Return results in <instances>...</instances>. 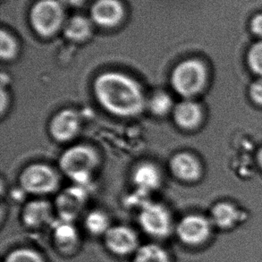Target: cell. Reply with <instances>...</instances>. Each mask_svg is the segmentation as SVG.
I'll use <instances>...</instances> for the list:
<instances>
[{
  "label": "cell",
  "instance_id": "obj_3",
  "mask_svg": "<svg viewBox=\"0 0 262 262\" xmlns=\"http://www.w3.org/2000/svg\"><path fill=\"white\" fill-rule=\"evenodd\" d=\"M207 78L206 68L196 59H188L177 64L171 75V84L184 98H190L202 91Z\"/></svg>",
  "mask_w": 262,
  "mask_h": 262
},
{
  "label": "cell",
  "instance_id": "obj_15",
  "mask_svg": "<svg viewBox=\"0 0 262 262\" xmlns=\"http://www.w3.org/2000/svg\"><path fill=\"white\" fill-rule=\"evenodd\" d=\"M51 207L45 201H32L25 206L23 220L30 227H39L50 220Z\"/></svg>",
  "mask_w": 262,
  "mask_h": 262
},
{
  "label": "cell",
  "instance_id": "obj_24",
  "mask_svg": "<svg viewBox=\"0 0 262 262\" xmlns=\"http://www.w3.org/2000/svg\"><path fill=\"white\" fill-rule=\"evenodd\" d=\"M249 64L252 71L262 75V42L257 43L250 50Z\"/></svg>",
  "mask_w": 262,
  "mask_h": 262
},
{
  "label": "cell",
  "instance_id": "obj_11",
  "mask_svg": "<svg viewBox=\"0 0 262 262\" xmlns=\"http://www.w3.org/2000/svg\"><path fill=\"white\" fill-rule=\"evenodd\" d=\"M87 197L85 189L81 185L68 188L57 198V209L64 220H70L81 210Z\"/></svg>",
  "mask_w": 262,
  "mask_h": 262
},
{
  "label": "cell",
  "instance_id": "obj_5",
  "mask_svg": "<svg viewBox=\"0 0 262 262\" xmlns=\"http://www.w3.org/2000/svg\"><path fill=\"white\" fill-rule=\"evenodd\" d=\"M20 184L27 192L33 194H46L57 190L59 177L53 168L34 164L26 167L20 176Z\"/></svg>",
  "mask_w": 262,
  "mask_h": 262
},
{
  "label": "cell",
  "instance_id": "obj_25",
  "mask_svg": "<svg viewBox=\"0 0 262 262\" xmlns=\"http://www.w3.org/2000/svg\"><path fill=\"white\" fill-rule=\"evenodd\" d=\"M251 96L255 102L262 105V79L254 82L251 87Z\"/></svg>",
  "mask_w": 262,
  "mask_h": 262
},
{
  "label": "cell",
  "instance_id": "obj_7",
  "mask_svg": "<svg viewBox=\"0 0 262 262\" xmlns=\"http://www.w3.org/2000/svg\"><path fill=\"white\" fill-rule=\"evenodd\" d=\"M210 234V223L203 216L191 215L181 220L177 234L181 241L189 245H198L205 242Z\"/></svg>",
  "mask_w": 262,
  "mask_h": 262
},
{
  "label": "cell",
  "instance_id": "obj_22",
  "mask_svg": "<svg viewBox=\"0 0 262 262\" xmlns=\"http://www.w3.org/2000/svg\"><path fill=\"white\" fill-rule=\"evenodd\" d=\"M17 44L14 38L2 30L0 33V57L2 60H10L16 55Z\"/></svg>",
  "mask_w": 262,
  "mask_h": 262
},
{
  "label": "cell",
  "instance_id": "obj_13",
  "mask_svg": "<svg viewBox=\"0 0 262 262\" xmlns=\"http://www.w3.org/2000/svg\"><path fill=\"white\" fill-rule=\"evenodd\" d=\"M174 119L178 126L190 130L200 124L202 110L197 103L191 100H184L174 106Z\"/></svg>",
  "mask_w": 262,
  "mask_h": 262
},
{
  "label": "cell",
  "instance_id": "obj_1",
  "mask_svg": "<svg viewBox=\"0 0 262 262\" xmlns=\"http://www.w3.org/2000/svg\"><path fill=\"white\" fill-rule=\"evenodd\" d=\"M93 90L99 104L117 117H135L144 110L145 99L141 86L124 74L107 72L99 75Z\"/></svg>",
  "mask_w": 262,
  "mask_h": 262
},
{
  "label": "cell",
  "instance_id": "obj_16",
  "mask_svg": "<svg viewBox=\"0 0 262 262\" xmlns=\"http://www.w3.org/2000/svg\"><path fill=\"white\" fill-rule=\"evenodd\" d=\"M64 35L73 41H82L91 35L92 24L82 15H75L64 25Z\"/></svg>",
  "mask_w": 262,
  "mask_h": 262
},
{
  "label": "cell",
  "instance_id": "obj_12",
  "mask_svg": "<svg viewBox=\"0 0 262 262\" xmlns=\"http://www.w3.org/2000/svg\"><path fill=\"white\" fill-rule=\"evenodd\" d=\"M170 170L174 177L182 181H195L201 176V166L191 154L178 153L170 160Z\"/></svg>",
  "mask_w": 262,
  "mask_h": 262
},
{
  "label": "cell",
  "instance_id": "obj_23",
  "mask_svg": "<svg viewBox=\"0 0 262 262\" xmlns=\"http://www.w3.org/2000/svg\"><path fill=\"white\" fill-rule=\"evenodd\" d=\"M5 262H42V259L34 251L19 249L11 252Z\"/></svg>",
  "mask_w": 262,
  "mask_h": 262
},
{
  "label": "cell",
  "instance_id": "obj_21",
  "mask_svg": "<svg viewBox=\"0 0 262 262\" xmlns=\"http://www.w3.org/2000/svg\"><path fill=\"white\" fill-rule=\"evenodd\" d=\"M55 237L60 245H72L76 240L77 234L73 225L68 220H64L62 223L57 224L55 229Z\"/></svg>",
  "mask_w": 262,
  "mask_h": 262
},
{
  "label": "cell",
  "instance_id": "obj_10",
  "mask_svg": "<svg viewBox=\"0 0 262 262\" xmlns=\"http://www.w3.org/2000/svg\"><path fill=\"white\" fill-rule=\"evenodd\" d=\"M105 241L111 252L120 255L128 254L135 251L138 244L135 232L124 226L110 228L105 234Z\"/></svg>",
  "mask_w": 262,
  "mask_h": 262
},
{
  "label": "cell",
  "instance_id": "obj_19",
  "mask_svg": "<svg viewBox=\"0 0 262 262\" xmlns=\"http://www.w3.org/2000/svg\"><path fill=\"white\" fill-rule=\"evenodd\" d=\"M148 105L151 113L158 117H164L172 110L173 100L166 92H158L150 98Z\"/></svg>",
  "mask_w": 262,
  "mask_h": 262
},
{
  "label": "cell",
  "instance_id": "obj_27",
  "mask_svg": "<svg viewBox=\"0 0 262 262\" xmlns=\"http://www.w3.org/2000/svg\"><path fill=\"white\" fill-rule=\"evenodd\" d=\"M59 1L64 6H69V7H78L84 2V0H59Z\"/></svg>",
  "mask_w": 262,
  "mask_h": 262
},
{
  "label": "cell",
  "instance_id": "obj_8",
  "mask_svg": "<svg viewBox=\"0 0 262 262\" xmlns=\"http://www.w3.org/2000/svg\"><path fill=\"white\" fill-rule=\"evenodd\" d=\"M80 119L78 114L73 110H64L52 118L50 133L56 141L68 142L78 134Z\"/></svg>",
  "mask_w": 262,
  "mask_h": 262
},
{
  "label": "cell",
  "instance_id": "obj_14",
  "mask_svg": "<svg viewBox=\"0 0 262 262\" xmlns=\"http://www.w3.org/2000/svg\"><path fill=\"white\" fill-rule=\"evenodd\" d=\"M133 181L139 191L147 193L160 186L161 177L160 171L153 164L144 163L135 168Z\"/></svg>",
  "mask_w": 262,
  "mask_h": 262
},
{
  "label": "cell",
  "instance_id": "obj_20",
  "mask_svg": "<svg viewBox=\"0 0 262 262\" xmlns=\"http://www.w3.org/2000/svg\"><path fill=\"white\" fill-rule=\"evenodd\" d=\"M85 227L92 234H106V231L110 229L107 216L99 210L92 211L86 216Z\"/></svg>",
  "mask_w": 262,
  "mask_h": 262
},
{
  "label": "cell",
  "instance_id": "obj_28",
  "mask_svg": "<svg viewBox=\"0 0 262 262\" xmlns=\"http://www.w3.org/2000/svg\"><path fill=\"white\" fill-rule=\"evenodd\" d=\"M259 164H260V165H261V167H262V149H261V150H260V151H259Z\"/></svg>",
  "mask_w": 262,
  "mask_h": 262
},
{
  "label": "cell",
  "instance_id": "obj_9",
  "mask_svg": "<svg viewBox=\"0 0 262 262\" xmlns=\"http://www.w3.org/2000/svg\"><path fill=\"white\" fill-rule=\"evenodd\" d=\"M92 21L104 28H111L120 23L124 7L118 0H98L92 6Z\"/></svg>",
  "mask_w": 262,
  "mask_h": 262
},
{
  "label": "cell",
  "instance_id": "obj_2",
  "mask_svg": "<svg viewBox=\"0 0 262 262\" xmlns=\"http://www.w3.org/2000/svg\"><path fill=\"white\" fill-rule=\"evenodd\" d=\"M99 158L94 149L86 145L73 146L67 149L59 160L62 172L75 182L85 187L92 174L99 166Z\"/></svg>",
  "mask_w": 262,
  "mask_h": 262
},
{
  "label": "cell",
  "instance_id": "obj_4",
  "mask_svg": "<svg viewBox=\"0 0 262 262\" xmlns=\"http://www.w3.org/2000/svg\"><path fill=\"white\" fill-rule=\"evenodd\" d=\"M30 21L39 35H53L64 21V5L59 0H40L32 7Z\"/></svg>",
  "mask_w": 262,
  "mask_h": 262
},
{
  "label": "cell",
  "instance_id": "obj_26",
  "mask_svg": "<svg viewBox=\"0 0 262 262\" xmlns=\"http://www.w3.org/2000/svg\"><path fill=\"white\" fill-rule=\"evenodd\" d=\"M252 32L259 36H262V14L256 15L251 23Z\"/></svg>",
  "mask_w": 262,
  "mask_h": 262
},
{
  "label": "cell",
  "instance_id": "obj_17",
  "mask_svg": "<svg viewBox=\"0 0 262 262\" xmlns=\"http://www.w3.org/2000/svg\"><path fill=\"white\" fill-rule=\"evenodd\" d=\"M214 224L221 228H228L237 222L240 215L233 206L228 203H220L214 207L211 213Z\"/></svg>",
  "mask_w": 262,
  "mask_h": 262
},
{
  "label": "cell",
  "instance_id": "obj_6",
  "mask_svg": "<svg viewBox=\"0 0 262 262\" xmlns=\"http://www.w3.org/2000/svg\"><path fill=\"white\" fill-rule=\"evenodd\" d=\"M140 225L147 234L164 237L171 231V217L163 206L156 203H144L140 216Z\"/></svg>",
  "mask_w": 262,
  "mask_h": 262
},
{
  "label": "cell",
  "instance_id": "obj_18",
  "mask_svg": "<svg viewBox=\"0 0 262 262\" xmlns=\"http://www.w3.org/2000/svg\"><path fill=\"white\" fill-rule=\"evenodd\" d=\"M134 262H168L167 252L156 245H147L139 249Z\"/></svg>",
  "mask_w": 262,
  "mask_h": 262
}]
</instances>
